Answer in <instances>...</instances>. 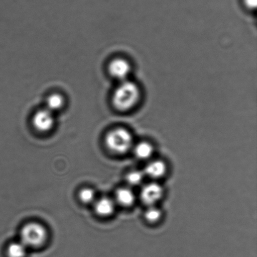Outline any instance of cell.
<instances>
[{"label":"cell","mask_w":257,"mask_h":257,"mask_svg":"<svg viewBox=\"0 0 257 257\" xmlns=\"http://www.w3.org/2000/svg\"><path fill=\"white\" fill-rule=\"evenodd\" d=\"M140 90L135 82L128 79L121 82L113 96V103L117 110L127 111L137 104Z\"/></svg>","instance_id":"cell-1"},{"label":"cell","mask_w":257,"mask_h":257,"mask_svg":"<svg viewBox=\"0 0 257 257\" xmlns=\"http://www.w3.org/2000/svg\"><path fill=\"white\" fill-rule=\"evenodd\" d=\"M105 144L112 153L124 155L132 151L135 143L130 131L124 128H117L108 133L105 138Z\"/></svg>","instance_id":"cell-2"},{"label":"cell","mask_w":257,"mask_h":257,"mask_svg":"<svg viewBox=\"0 0 257 257\" xmlns=\"http://www.w3.org/2000/svg\"><path fill=\"white\" fill-rule=\"evenodd\" d=\"M47 236V231L44 226L37 223H30L22 229L20 241L28 248H37L46 242Z\"/></svg>","instance_id":"cell-3"},{"label":"cell","mask_w":257,"mask_h":257,"mask_svg":"<svg viewBox=\"0 0 257 257\" xmlns=\"http://www.w3.org/2000/svg\"><path fill=\"white\" fill-rule=\"evenodd\" d=\"M165 195V189L159 181H151L141 186L139 199L146 207L157 206Z\"/></svg>","instance_id":"cell-4"},{"label":"cell","mask_w":257,"mask_h":257,"mask_svg":"<svg viewBox=\"0 0 257 257\" xmlns=\"http://www.w3.org/2000/svg\"><path fill=\"white\" fill-rule=\"evenodd\" d=\"M146 178L153 181H158L165 177L168 173L167 163L161 159H153L148 161L143 168Z\"/></svg>","instance_id":"cell-5"},{"label":"cell","mask_w":257,"mask_h":257,"mask_svg":"<svg viewBox=\"0 0 257 257\" xmlns=\"http://www.w3.org/2000/svg\"><path fill=\"white\" fill-rule=\"evenodd\" d=\"M33 123L35 128L41 132H46L52 129L54 125L52 112L45 109L39 111L35 115Z\"/></svg>","instance_id":"cell-6"},{"label":"cell","mask_w":257,"mask_h":257,"mask_svg":"<svg viewBox=\"0 0 257 257\" xmlns=\"http://www.w3.org/2000/svg\"><path fill=\"white\" fill-rule=\"evenodd\" d=\"M109 70L112 76L122 82L127 80V77L130 74L131 67L126 60L119 58L110 62Z\"/></svg>","instance_id":"cell-7"},{"label":"cell","mask_w":257,"mask_h":257,"mask_svg":"<svg viewBox=\"0 0 257 257\" xmlns=\"http://www.w3.org/2000/svg\"><path fill=\"white\" fill-rule=\"evenodd\" d=\"M137 198L133 189L126 186L118 189L115 192L114 201L116 205L122 207L131 208L135 205Z\"/></svg>","instance_id":"cell-8"},{"label":"cell","mask_w":257,"mask_h":257,"mask_svg":"<svg viewBox=\"0 0 257 257\" xmlns=\"http://www.w3.org/2000/svg\"><path fill=\"white\" fill-rule=\"evenodd\" d=\"M132 151L138 160L148 162L153 158L155 147L153 143L148 141H141L134 145Z\"/></svg>","instance_id":"cell-9"},{"label":"cell","mask_w":257,"mask_h":257,"mask_svg":"<svg viewBox=\"0 0 257 257\" xmlns=\"http://www.w3.org/2000/svg\"><path fill=\"white\" fill-rule=\"evenodd\" d=\"M116 208L114 200L109 198H102L94 202L95 211L102 217H109L114 214Z\"/></svg>","instance_id":"cell-10"},{"label":"cell","mask_w":257,"mask_h":257,"mask_svg":"<svg viewBox=\"0 0 257 257\" xmlns=\"http://www.w3.org/2000/svg\"><path fill=\"white\" fill-rule=\"evenodd\" d=\"M146 178L143 170L139 169V168H135L128 171L125 177L127 186L133 189L139 186L141 187L145 184L144 181Z\"/></svg>","instance_id":"cell-11"},{"label":"cell","mask_w":257,"mask_h":257,"mask_svg":"<svg viewBox=\"0 0 257 257\" xmlns=\"http://www.w3.org/2000/svg\"><path fill=\"white\" fill-rule=\"evenodd\" d=\"M162 209L157 206H151L146 207L144 212L143 217L146 222L150 224H156L162 220L163 218Z\"/></svg>","instance_id":"cell-12"},{"label":"cell","mask_w":257,"mask_h":257,"mask_svg":"<svg viewBox=\"0 0 257 257\" xmlns=\"http://www.w3.org/2000/svg\"><path fill=\"white\" fill-rule=\"evenodd\" d=\"M26 246L22 241H17L10 244L7 248L8 257H25L27 253Z\"/></svg>","instance_id":"cell-13"},{"label":"cell","mask_w":257,"mask_h":257,"mask_svg":"<svg viewBox=\"0 0 257 257\" xmlns=\"http://www.w3.org/2000/svg\"><path fill=\"white\" fill-rule=\"evenodd\" d=\"M64 98L60 95L55 94L50 96L47 101V110L52 112L59 110L64 105Z\"/></svg>","instance_id":"cell-14"},{"label":"cell","mask_w":257,"mask_h":257,"mask_svg":"<svg viewBox=\"0 0 257 257\" xmlns=\"http://www.w3.org/2000/svg\"><path fill=\"white\" fill-rule=\"evenodd\" d=\"M80 200L85 204L94 203L96 200V196L94 191L90 188L83 189L79 193Z\"/></svg>","instance_id":"cell-15"},{"label":"cell","mask_w":257,"mask_h":257,"mask_svg":"<svg viewBox=\"0 0 257 257\" xmlns=\"http://www.w3.org/2000/svg\"><path fill=\"white\" fill-rule=\"evenodd\" d=\"M243 3L248 9H255L257 6V0H243Z\"/></svg>","instance_id":"cell-16"}]
</instances>
